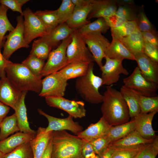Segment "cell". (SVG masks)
Masks as SVG:
<instances>
[{"label":"cell","instance_id":"obj_1","mask_svg":"<svg viewBox=\"0 0 158 158\" xmlns=\"http://www.w3.org/2000/svg\"><path fill=\"white\" fill-rule=\"evenodd\" d=\"M101 110L102 117L110 126H114L129 121V110L120 91L107 86L104 93Z\"/></svg>","mask_w":158,"mask_h":158},{"label":"cell","instance_id":"obj_2","mask_svg":"<svg viewBox=\"0 0 158 158\" xmlns=\"http://www.w3.org/2000/svg\"><path fill=\"white\" fill-rule=\"evenodd\" d=\"M85 142L66 130L53 131L51 158H83L82 148Z\"/></svg>","mask_w":158,"mask_h":158},{"label":"cell","instance_id":"obj_3","mask_svg":"<svg viewBox=\"0 0 158 158\" xmlns=\"http://www.w3.org/2000/svg\"><path fill=\"white\" fill-rule=\"evenodd\" d=\"M7 78L17 90L23 92L31 91L39 93L42 79L33 74L23 64L12 62L5 68Z\"/></svg>","mask_w":158,"mask_h":158},{"label":"cell","instance_id":"obj_4","mask_svg":"<svg viewBox=\"0 0 158 158\" xmlns=\"http://www.w3.org/2000/svg\"><path fill=\"white\" fill-rule=\"evenodd\" d=\"M94 63L89 64L87 73L77 78L75 88L78 93L85 101L92 104L102 103L103 96L99 92V87L102 85L101 78L94 73Z\"/></svg>","mask_w":158,"mask_h":158},{"label":"cell","instance_id":"obj_5","mask_svg":"<svg viewBox=\"0 0 158 158\" xmlns=\"http://www.w3.org/2000/svg\"><path fill=\"white\" fill-rule=\"evenodd\" d=\"M79 30L71 34V40L68 45L66 53L68 64L75 62L90 63L94 61L93 57Z\"/></svg>","mask_w":158,"mask_h":158},{"label":"cell","instance_id":"obj_6","mask_svg":"<svg viewBox=\"0 0 158 158\" xmlns=\"http://www.w3.org/2000/svg\"><path fill=\"white\" fill-rule=\"evenodd\" d=\"M71 40V34L63 40L56 48L51 51L41 72L42 77L58 72L68 64L66 51Z\"/></svg>","mask_w":158,"mask_h":158},{"label":"cell","instance_id":"obj_7","mask_svg":"<svg viewBox=\"0 0 158 158\" xmlns=\"http://www.w3.org/2000/svg\"><path fill=\"white\" fill-rule=\"evenodd\" d=\"M124 85L140 95L148 97L157 96L158 84L150 82L136 67L129 76L123 80Z\"/></svg>","mask_w":158,"mask_h":158},{"label":"cell","instance_id":"obj_8","mask_svg":"<svg viewBox=\"0 0 158 158\" xmlns=\"http://www.w3.org/2000/svg\"><path fill=\"white\" fill-rule=\"evenodd\" d=\"M17 25L14 30L9 32L6 36V40L4 44L2 54L8 60L11 55L17 49L21 48H28L29 45L25 42L24 37V19L20 15L16 17Z\"/></svg>","mask_w":158,"mask_h":158},{"label":"cell","instance_id":"obj_9","mask_svg":"<svg viewBox=\"0 0 158 158\" xmlns=\"http://www.w3.org/2000/svg\"><path fill=\"white\" fill-rule=\"evenodd\" d=\"M22 15L24 18V37L27 44L29 45L34 39L47 34L42 21L29 8L23 11Z\"/></svg>","mask_w":158,"mask_h":158},{"label":"cell","instance_id":"obj_10","mask_svg":"<svg viewBox=\"0 0 158 158\" xmlns=\"http://www.w3.org/2000/svg\"><path fill=\"white\" fill-rule=\"evenodd\" d=\"M82 35L94 61L101 68L103 65L102 60L105 57V52L110 44L109 41L100 32H91Z\"/></svg>","mask_w":158,"mask_h":158},{"label":"cell","instance_id":"obj_11","mask_svg":"<svg viewBox=\"0 0 158 158\" xmlns=\"http://www.w3.org/2000/svg\"><path fill=\"white\" fill-rule=\"evenodd\" d=\"M49 106L63 110L74 118H81L86 116L85 104L82 101L70 100L63 97H50L45 98Z\"/></svg>","mask_w":158,"mask_h":158},{"label":"cell","instance_id":"obj_12","mask_svg":"<svg viewBox=\"0 0 158 158\" xmlns=\"http://www.w3.org/2000/svg\"><path fill=\"white\" fill-rule=\"evenodd\" d=\"M67 81L59 71L50 74L42 79V89L39 95L45 98L63 97L68 85Z\"/></svg>","mask_w":158,"mask_h":158},{"label":"cell","instance_id":"obj_13","mask_svg":"<svg viewBox=\"0 0 158 158\" xmlns=\"http://www.w3.org/2000/svg\"><path fill=\"white\" fill-rule=\"evenodd\" d=\"M40 114L45 117L47 120L48 125L45 128L46 132L50 131L68 130L76 135L83 131V128L77 122H75L73 118L69 116L65 118H59L50 116L42 109H38Z\"/></svg>","mask_w":158,"mask_h":158},{"label":"cell","instance_id":"obj_14","mask_svg":"<svg viewBox=\"0 0 158 158\" xmlns=\"http://www.w3.org/2000/svg\"><path fill=\"white\" fill-rule=\"evenodd\" d=\"M104 58L105 63L100 68L102 72V85H112L118 81L120 74L128 75V71L122 65L123 60L110 59L107 57Z\"/></svg>","mask_w":158,"mask_h":158},{"label":"cell","instance_id":"obj_15","mask_svg":"<svg viewBox=\"0 0 158 158\" xmlns=\"http://www.w3.org/2000/svg\"><path fill=\"white\" fill-rule=\"evenodd\" d=\"M22 92L17 90L7 77L0 80V102L14 110L21 98Z\"/></svg>","mask_w":158,"mask_h":158},{"label":"cell","instance_id":"obj_16","mask_svg":"<svg viewBox=\"0 0 158 158\" xmlns=\"http://www.w3.org/2000/svg\"><path fill=\"white\" fill-rule=\"evenodd\" d=\"M138 67L142 75L148 81L158 84V64L143 52L134 56Z\"/></svg>","mask_w":158,"mask_h":158},{"label":"cell","instance_id":"obj_17","mask_svg":"<svg viewBox=\"0 0 158 158\" xmlns=\"http://www.w3.org/2000/svg\"><path fill=\"white\" fill-rule=\"evenodd\" d=\"M158 110L145 114L140 113L134 117L135 130L143 138L153 140L157 136L153 129L152 122Z\"/></svg>","mask_w":158,"mask_h":158},{"label":"cell","instance_id":"obj_18","mask_svg":"<svg viewBox=\"0 0 158 158\" xmlns=\"http://www.w3.org/2000/svg\"><path fill=\"white\" fill-rule=\"evenodd\" d=\"M111 126L102 116L97 122L90 124L77 136L85 141L91 142L106 135Z\"/></svg>","mask_w":158,"mask_h":158},{"label":"cell","instance_id":"obj_19","mask_svg":"<svg viewBox=\"0 0 158 158\" xmlns=\"http://www.w3.org/2000/svg\"><path fill=\"white\" fill-rule=\"evenodd\" d=\"M118 6L116 0H93L87 19L108 17L115 14Z\"/></svg>","mask_w":158,"mask_h":158},{"label":"cell","instance_id":"obj_20","mask_svg":"<svg viewBox=\"0 0 158 158\" xmlns=\"http://www.w3.org/2000/svg\"><path fill=\"white\" fill-rule=\"evenodd\" d=\"M36 135L20 131L16 132L0 141V151L4 154L8 153L21 145L30 142Z\"/></svg>","mask_w":158,"mask_h":158},{"label":"cell","instance_id":"obj_21","mask_svg":"<svg viewBox=\"0 0 158 158\" xmlns=\"http://www.w3.org/2000/svg\"><path fill=\"white\" fill-rule=\"evenodd\" d=\"M74 30L65 23L59 24L50 32L41 38L52 50L56 48L63 40L69 37Z\"/></svg>","mask_w":158,"mask_h":158},{"label":"cell","instance_id":"obj_22","mask_svg":"<svg viewBox=\"0 0 158 158\" xmlns=\"http://www.w3.org/2000/svg\"><path fill=\"white\" fill-rule=\"evenodd\" d=\"M45 129L39 127L35 136L29 142L33 158H41L51 137L52 131L46 132Z\"/></svg>","mask_w":158,"mask_h":158},{"label":"cell","instance_id":"obj_23","mask_svg":"<svg viewBox=\"0 0 158 158\" xmlns=\"http://www.w3.org/2000/svg\"><path fill=\"white\" fill-rule=\"evenodd\" d=\"M92 4L84 7L75 6L71 16L66 23L70 28L74 30H78L90 23L87 18Z\"/></svg>","mask_w":158,"mask_h":158},{"label":"cell","instance_id":"obj_24","mask_svg":"<svg viewBox=\"0 0 158 158\" xmlns=\"http://www.w3.org/2000/svg\"><path fill=\"white\" fill-rule=\"evenodd\" d=\"M112 40L105 53V57L123 60H135L134 56L117 38L112 36Z\"/></svg>","mask_w":158,"mask_h":158},{"label":"cell","instance_id":"obj_25","mask_svg":"<svg viewBox=\"0 0 158 158\" xmlns=\"http://www.w3.org/2000/svg\"><path fill=\"white\" fill-rule=\"evenodd\" d=\"M153 140L143 138L135 130L124 137L111 142L109 146L114 149L131 147L150 143Z\"/></svg>","mask_w":158,"mask_h":158},{"label":"cell","instance_id":"obj_26","mask_svg":"<svg viewBox=\"0 0 158 158\" xmlns=\"http://www.w3.org/2000/svg\"><path fill=\"white\" fill-rule=\"evenodd\" d=\"M28 91L22 92L20 99L14 110L19 131L24 133L36 134L37 131L30 127L28 121L27 109L25 104V97Z\"/></svg>","mask_w":158,"mask_h":158},{"label":"cell","instance_id":"obj_27","mask_svg":"<svg viewBox=\"0 0 158 158\" xmlns=\"http://www.w3.org/2000/svg\"><path fill=\"white\" fill-rule=\"evenodd\" d=\"M116 38L124 44L134 56L138 53L143 52L144 41L142 32L138 29L126 37Z\"/></svg>","mask_w":158,"mask_h":158},{"label":"cell","instance_id":"obj_28","mask_svg":"<svg viewBox=\"0 0 158 158\" xmlns=\"http://www.w3.org/2000/svg\"><path fill=\"white\" fill-rule=\"evenodd\" d=\"M120 92L128 107L130 118H133L140 113L139 102L140 95L124 85L121 87Z\"/></svg>","mask_w":158,"mask_h":158},{"label":"cell","instance_id":"obj_29","mask_svg":"<svg viewBox=\"0 0 158 158\" xmlns=\"http://www.w3.org/2000/svg\"><path fill=\"white\" fill-rule=\"evenodd\" d=\"M89 63L75 62L70 63L58 71L67 80L78 78L87 72Z\"/></svg>","mask_w":158,"mask_h":158},{"label":"cell","instance_id":"obj_30","mask_svg":"<svg viewBox=\"0 0 158 158\" xmlns=\"http://www.w3.org/2000/svg\"><path fill=\"white\" fill-rule=\"evenodd\" d=\"M135 130V121L133 119L126 123L111 126L107 135L111 142L124 137Z\"/></svg>","mask_w":158,"mask_h":158},{"label":"cell","instance_id":"obj_31","mask_svg":"<svg viewBox=\"0 0 158 158\" xmlns=\"http://www.w3.org/2000/svg\"><path fill=\"white\" fill-rule=\"evenodd\" d=\"M19 131L16 115L14 113L6 116L0 123V141L3 140L10 135Z\"/></svg>","mask_w":158,"mask_h":158},{"label":"cell","instance_id":"obj_32","mask_svg":"<svg viewBox=\"0 0 158 158\" xmlns=\"http://www.w3.org/2000/svg\"><path fill=\"white\" fill-rule=\"evenodd\" d=\"M34 13L44 25L47 34L59 24L56 10H39Z\"/></svg>","mask_w":158,"mask_h":158},{"label":"cell","instance_id":"obj_33","mask_svg":"<svg viewBox=\"0 0 158 158\" xmlns=\"http://www.w3.org/2000/svg\"><path fill=\"white\" fill-rule=\"evenodd\" d=\"M51 50L47 42L40 37L33 41L30 54L45 61L47 59Z\"/></svg>","mask_w":158,"mask_h":158},{"label":"cell","instance_id":"obj_34","mask_svg":"<svg viewBox=\"0 0 158 158\" xmlns=\"http://www.w3.org/2000/svg\"><path fill=\"white\" fill-rule=\"evenodd\" d=\"M9 8L0 4V49L3 46L5 35L7 31H12L15 29L9 21L7 13Z\"/></svg>","mask_w":158,"mask_h":158},{"label":"cell","instance_id":"obj_35","mask_svg":"<svg viewBox=\"0 0 158 158\" xmlns=\"http://www.w3.org/2000/svg\"><path fill=\"white\" fill-rule=\"evenodd\" d=\"M109 28L104 19L101 17L78 30L82 34L94 32L105 33Z\"/></svg>","mask_w":158,"mask_h":158},{"label":"cell","instance_id":"obj_36","mask_svg":"<svg viewBox=\"0 0 158 158\" xmlns=\"http://www.w3.org/2000/svg\"><path fill=\"white\" fill-rule=\"evenodd\" d=\"M75 5L71 0H63L59 8L56 10L59 24L66 23L71 16Z\"/></svg>","mask_w":158,"mask_h":158},{"label":"cell","instance_id":"obj_37","mask_svg":"<svg viewBox=\"0 0 158 158\" xmlns=\"http://www.w3.org/2000/svg\"><path fill=\"white\" fill-rule=\"evenodd\" d=\"M21 63L27 67L35 75L42 78L41 73L45 63L44 61L30 54Z\"/></svg>","mask_w":158,"mask_h":158},{"label":"cell","instance_id":"obj_38","mask_svg":"<svg viewBox=\"0 0 158 158\" xmlns=\"http://www.w3.org/2000/svg\"><path fill=\"white\" fill-rule=\"evenodd\" d=\"M110 29L111 35L117 38L126 37L138 29L135 21H128L118 27Z\"/></svg>","mask_w":158,"mask_h":158},{"label":"cell","instance_id":"obj_39","mask_svg":"<svg viewBox=\"0 0 158 158\" xmlns=\"http://www.w3.org/2000/svg\"><path fill=\"white\" fill-rule=\"evenodd\" d=\"M147 144L131 147L115 149L111 158H135Z\"/></svg>","mask_w":158,"mask_h":158},{"label":"cell","instance_id":"obj_40","mask_svg":"<svg viewBox=\"0 0 158 158\" xmlns=\"http://www.w3.org/2000/svg\"><path fill=\"white\" fill-rule=\"evenodd\" d=\"M139 102L140 113L147 114L158 110V96L148 97L140 95Z\"/></svg>","mask_w":158,"mask_h":158},{"label":"cell","instance_id":"obj_41","mask_svg":"<svg viewBox=\"0 0 158 158\" xmlns=\"http://www.w3.org/2000/svg\"><path fill=\"white\" fill-rule=\"evenodd\" d=\"M2 158H33L29 142L19 146L11 152L4 154Z\"/></svg>","mask_w":158,"mask_h":158},{"label":"cell","instance_id":"obj_42","mask_svg":"<svg viewBox=\"0 0 158 158\" xmlns=\"http://www.w3.org/2000/svg\"><path fill=\"white\" fill-rule=\"evenodd\" d=\"M138 8H137L133 5L119 6L115 14L127 21H136L137 18Z\"/></svg>","mask_w":158,"mask_h":158},{"label":"cell","instance_id":"obj_43","mask_svg":"<svg viewBox=\"0 0 158 158\" xmlns=\"http://www.w3.org/2000/svg\"><path fill=\"white\" fill-rule=\"evenodd\" d=\"M135 21L138 30L142 32L155 30L146 15L143 6L138 8Z\"/></svg>","mask_w":158,"mask_h":158},{"label":"cell","instance_id":"obj_44","mask_svg":"<svg viewBox=\"0 0 158 158\" xmlns=\"http://www.w3.org/2000/svg\"><path fill=\"white\" fill-rule=\"evenodd\" d=\"M158 154V136L147 144L135 158H156Z\"/></svg>","mask_w":158,"mask_h":158},{"label":"cell","instance_id":"obj_45","mask_svg":"<svg viewBox=\"0 0 158 158\" xmlns=\"http://www.w3.org/2000/svg\"><path fill=\"white\" fill-rule=\"evenodd\" d=\"M90 142L92 145L96 154L99 155L107 148L111 142L106 135Z\"/></svg>","mask_w":158,"mask_h":158},{"label":"cell","instance_id":"obj_46","mask_svg":"<svg viewBox=\"0 0 158 158\" xmlns=\"http://www.w3.org/2000/svg\"><path fill=\"white\" fill-rule=\"evenodd\" d=\"M29 0H0V4L5 5L13 11L17 12L22 15V7Z\"/></svg>","mask_w":158,"mask_h":158},{"label":"cell","instance_id":"obj_47","mask_svg":"<svg viewBox=\"0 0 158 158\" xmlns=\"http://www.w3.org/2000/svg\"><path fill=\"white\" fill-rule=\"evenodd\" d=\"M143 52L155 63L158 64V47L144 41Z\"/></svg>","mask_w":158,"mask_h":158},{"label":"cell","instance_id":"obj_48","mask_svg":"<svg viewBox=\"0 0 158 158\" xmlns=\"http://www.w3.org/2000/svg\"><path fill=\"white\" fill-rule=\"evenodd\" d=\"M110 28H115L121 25L127 21L115 14L104 18Z\"/></svg>","mask_w":158,"mask_h":158},{"label":"cell","instance_id":"obj_49","mask_svg":"<svg viewBox=\"0 0 158 158\" xmlns=\"http://www.w3.org/2000/svg\"><path fill=\"white\" fill-rule=\"evenodd\" d=\"M141 32L144 42L150 43L158 47V37L157 32L155 30Z\"/></svg>","mask_w":158,"mask_h":158},{"label":"cell","instance_id":"obj_50","mask_svg":"<svg viewBox=\"0 0 158 158\" xmlns=\"http://www.w3.org/2000/svg\"><path fill=\"white\" fill-rule=\"evenodd\" d=\"M82 154L83 158H96V154L90 142L85 141L82 148Z\"/></svg>","mask_w":158,"mask_h":158},{"label":"cell","instance_id":"obj_51","mask_svg":"<svg viewBox=\"0 0 158 158\" xmlns=\"http://www.w3.org/2000/svg\"><path fill=\"white\" fill-rule=\"evenodd\" d=\"M12 62L6 59L1 53L0 49V77H6L5 69L6 67Z\"/></svg>","mask_w":158,"mask_h":158},{"label":"cell","instance_id":"obj_52","mask_svg":"<svg viewBox=\"0 0 158 158\" xmlns=\"http://www.w3.org/2000/svg\"><path fill=\"white\" fill-rule=\"evenodd\" d=\"M10 107L0 102V123L7 115L10 110Z\"/></svg>","mask_w":158,"mask_h":158},{"label":"cell","instance_id":"obj_53","mask_svg":"<svg viewBox=\"0 0 158 158\" xmlns=\"http://www.w3.org/2000/svg\"><path fill=\"white\" fill-rule=\"evenodd\" d=\"M114 149L108 146L107 148L103 152L96 155V158H111Z\"/></svg>","mask_w":158,"mask_h":158},{"label":"cell","instance_id":"obj_54","mask_svg":"<svg viewBox=\"0 0 158 158\" xmlns=\"http://www.w3.org/2000/svg\"><path fill=\"white\" fill-rule=\"evenodd\" d=\"M75 6L84 7L92 4L93 0H71Z\"/></svg>","mask_w":158,"mask_h":158},{"label":"cell","instance_id":"obj_55","mask_svg":"<svg viewBox=\"0 0 158 158\" xmlns=\"http://www.w3.org/2000/svg\"><path fill=\"white\" fill-rule=\"evenodd\" d=\"M51 137L41 158H51Z\"/></svg>","mask_w":158,"mask_h":158},{"label":"cell","instance_id":"obj_56","mask_svg":"<svg viewBox=\"0 0 158 158\" xmlns=\"http://www.w3.org/2000/svg\"><path fill=\"white\" fill-rule=\"evenodd\" d=\"M118 6L133 5L134 1L133 0H116Z\"/></svg>","mask_w":158,"mask_h":158},{"label":"cell","instance_id":"obj_57","mask_svg":"<svg viewBox=\"0 0 158 158\" xmlns=\"http://www.w3.org/2000/svg\"><path fill=\"white\" fill-rule=\"evenodd\" d=\"M4 154L0 151V158H2Z\"/></svg>","mask_w":158,"mask_h":158}]
</instances>
